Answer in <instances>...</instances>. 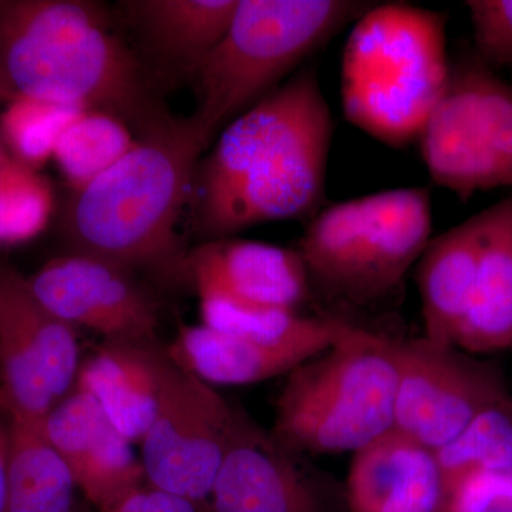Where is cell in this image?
Returning a JSON list of instances; mask_svg holds the SVG:
<instances>
[{
    "label": "cell",
    "instance_id": "18",
    "mask_svg": "<svg viewBox=\"0 0 512 512\" xmlns=\"http://www.w3.org/2000/svg\"><path fill=\"white\" fill-rule=\"evenodd\" d=\"M342 340L316 338L264 343L227 335L204 325H187L180 326L167 352L180 369L211 386H245L289 375Z\"/></svg>",
    "mask_w": 512,
    "mask_h": 512
},
{
    "label": "cell",
    "instance_id": "13",
    "mask_svg": "<svg viewBox=\"0 0 512 512\" xmlns=\"http://www.w3.org/2000/svg\"><path fill=\"white\" fill-rule=\"evenodd\" d=\"M39 426L72 471L77 490L99 510L147 484L134 444L80 387H74Z\"/></svg>",
    "mask_w": 512,
    "mask_h": 512
},
{
    "label": "cell",
    "instance_id": "25",
    "mask_svg": "<svg viewBox=\"0 0 512 512\" xmlns=\"http://www.w3.org/2000/svg\"><path fill=\"white\" fill-rule=\"evenodd\" d=\"M434 454L443 491L474 471H512V400L485 410Z\"/></svg>",
    "mask_w": 512,
    "mask_h": 512
},
{
    "label": "cell",
    "instance_id": "21",
    "mask_svg": "<svg viewBox=\"0 0 512 512\" xmlns=\"http://www.w3.org/2000/svg\"><path fill=\"white\" fill-rule=\"evenodd\" d=\"M490 208L476 284L456 340L471 355L512 348V195Z\"/></svg>",
    "mask_w": 512,
    "mask_h": 512
},
{
    "label": "cell",
    "instance_id": "16",
    "mask_svg": "<svg viewBox=\"0 0 512 512\" xmlns=\"http://www.w3.org/2000/svg\"><path fill=\"white\" fill-rule=\"evenodd\" d=\"M210 498L215 512H319L291 453L242 414Z\"/></svg>",
    "mask_w": 512,
    "mask_h": 512
},
{
    "label": "cell",
    "instance_id": "6",
    "mask_svg": "<svg viewBox=\"0 0 512 512\" xmlns=\"http://www.w3.org/2000/svg\"><path fill=\"white\" fill-rule=\"evenodd\" d=\"M397 382L390 339L355 326L289 373L272 437L291 454H355L393 429Z\"/></svg>",
    "mask_w": 512,
    "mask_h": 512
},
{
    "label": "cell",
    "instance_id": "15",
    "mask_svg": "<svg viewBox=\"0 0 512 512\" xmlns=\"http://www.w3.org/2000/svg\"><path fill=\"white\" fill-rule=\"evenodd\" d=\"M184 275L194 289H218L259 305L298 311L311 291L298 249L249 239L221 238L194 249Z\"/></svg>",
    "mask_w": 512,
    "mask_h": 512
},
{
    "label": "cell",
    "instance_id": "5",
    "mask_svg": "<svg viewBox=\"0 0 512 512\" xmlns=\"http://www.w3.org/2000/svg\"><path fill=\"white\" fill-rule=\"evenodd\" d=\"M369 8L349 0H238L227 32L192 74L190 120L205 148Z\"/></svg>",
    "mask_w": 512,
    "mask_h": 512
},
{
    "label": "cell",
    "instance_id": "31",
    "mask_svg": "<svg viewBox=\"0 0 512 512\" xmlns=\"http://www.w3.org/2000/svg\"><path fill=\"white\" fill-rule=\"evenodd\" d=\"M9 419L0 410V512H8Z\"/></svg>",
    "mask_w": 512,
    "mask_h": 512
},
{
    "label": "cell",
    "instance_id": "7",
    "mask_svg": "<svg viewBox=\"0 0 512 512\" xmlns=\"http://www.w3.org/2000/svg\"><path fill=\"white\" fill-rule=\"evenodd\" d=\"M424 187L396 188L322 208L299 239L311 288L352 306L380 301L403 284L431 241Z\"/></svg>",
    "mask_w": 512,
    "mask_h": 512
},
{
    "label": "cell",
    "instance_id": "29",
    "mask_svg": "<svg viewBox=\"0 0 512 512\" xmlns=\"http://www.w3.org/2000/svg\"><path fill=\"white\" fill-rule=\"evenodd\" d=\"M512 498V471H474L443 491L439 512H484Z\"/></svg>",
    "mask_w": 512,
    "mask_h": 512
},
{
    "label": "cell",
    "instance_id": "11",
    "mask_svg": "<svg viewBox=\"0 0 512 512\" xmlns=\"http://www.w3.org/2000/svg\"><path fill=\"white\" fill-rule=\"evenodd\" d=\"M239 419L241 413L214 386L177 366L138 444L146 483L195 504L210 498Z\"/></svg>",
    "mask_w": 512,
    "mask_h": 512
},
{
    "label": "cell",
    "instance_id": "9",
    "mask_svg": "<svg viewBox=\"0 0 512 512\" xmlns=\"http://www.w3.org/2000/svg\"><path fill=\"white\" fill-rule=\"evenodd\" d=\"M396 363L394 429L436 451L491 407L511 402L500 370L457 346L390 339Z\"/></svg>",
    "mask_w": 512,
    "mask_h": 512
},
{
    "label": "cell",
    "instance_id": "1",
    "mask_svg": "<svg viewBox=\"0 0 512 512\" xmlns=\"http://www.w3.org/2000/svg\"><path fill=\"white\" fill-rule=\"evenodd\" d=\"M333 117L303 69L221 131L198 164L194 227L205 242L322 210Z\"/></svg>",
    "mask_w": 512,
    "mask_h": 512
},
{
    "label": "cell",
    "instance_id": "30",
    "mask_svg": "<svg viewBox=\"0 0 512 512\" xmlns=\"http://www.w3.org/2000/svg\"><path fill=\"white\" fill-rule=\"evenodd\" d=\"M100 512H198V504L144 484Z\"/></svg>",
    "mask_w": 512,
    "mask_h": 512
},
{
    "label": "cell",
    "instance_id": "12",
    "mask_svg": "<svg viewBox=\"0 0 512 512\" xmlns=\"http://www.w3.org/2000/svg\"><path fill=\"white\" fill-rule=\"evenodd\" d=\"M36 301L67 325L111 340H154L158 306L133 272L96 256L72 252L26 279Z\"/></svg>",
    "mask_w": 512,
    "mask_h": 512
},
{
    "label": "cell",
    "instance_id": "17",
    "mask_svg": "<svg viewBox=\"0 0 512 512\" xmlns=\"http://www.w3.org/2000/svg\"><path fill=\"white\" fill-rule=\"evenodd\" d=\"M441 497L434 451L394 427L353 454L350 512H439Z\"/></svg>",
    "mask_w": 512,
    "mask_h": 512
},
{
    "label": "cell",
    "instance_id": "8",
    "mask_svg": "<svg viewBox=\"0 0 512 512\" xmlns=\"http://www.w3.org/2000/svg\"><path fill=\"white\" fill-rule=\"evenodd\" d=\"M417 143L431 180L461 201L512 187V84L477 56L451 63Z\"/></svg>",
    "mask_w": 512,
    "mask_h": 512
},
{
    "label": "cell",
    "instance_id": "2",
    "mask_svg": "<svg viewBox=\"0 0 512 512\" xmlns=\"http://www.w3.org/2000/svg\"><path fill=\"white\" fill-rule=\"evenodd\" d=\"M204 150L190 119L168 114L140 131L126 156L74 191L64 217L72 252L134 275H183L187 256L178 224Z\"/></svg>",
    "mask_w": 512,
    "mask_h": 512
},
{
    "label": "cell",
    "instance_id": "14",
    "mask_svg": "<svg viewBox=\"0 0 512 512\" xmlns=\"http://www.w3.org/2000/svg\"><path fill=\"white\" fill-rule=\"evenodd\" d=\"M177 365L153 340H111L83 360L76 386L93 397L111 423L140 444L156 419Z\"/></svg>",
    "mask_w": 512,
    "mask_h": 512
},
{
    "label": "cell",
    "instance_id": "20",
    "mask_svg": "<svg viewBox=\"0 0 512 512\" xmlns=\"http://www.w3.org/2000/svg\"><path fill=\"white\" fill-rule=\"evenodd\" d=\"M237 5L238 0H133L124 8L150 55L192 76L227 32Z\"/></svg>",
    "mask_w": 512,
    "mask_h": 512
},
{
    "label": "cell",
    "instance_id": "33",
    "mask_svg": "<svg viewBox=\"0 0 512 512\" xmlns=\"http://www.w3.org/2000/svg\"><path fill=\"white\" fill-rule=\"evenodd\" d=\"M9 158L5 156V151H3L2 143H0V167L8 161Z\"/></svg>",
    "mask_w": 512,
    "mask_h": 512
},
{
    "label": "cell",
    "instance_id": "10",
    "mask_svg": "<svg viewBox=\"0 0 512 512\" xmlns=\"http://www.w3.org/2000/svg\"><path fill=\"white\" fill-rule=\"evenodd\" d=\"M73 326L46 311L28 282L0 274V410L9 420L39 424L79 377Z\"/></svg>",
    "mask_w": 512,
    "mask_h": 512
},
{
    "label": "cell",
    "instance_id": "32",
    "mask_svg": "<svg viewBox=\"0 0 512 512\" xmlns=\"http://www.w3.org/2000/svg\"><path fill=\"white\" fill-rule=\"evenodd\" d=\"M484 512H512V498H501L495 501Z\"/></svg>",
    "mask_w": 512,
    "mask_h": 512
},
{
    "label": "cell",
    "instance_id": "27",
    "mask_svg": "<svg viewBox=\"0 0 512 512\" xmlns=\"http://www.w3.org/2000/svg\"><path fill=\"white\" fill-rule=\"evenodd\" d=\"M52 210V190L33 168L10 160L0 167V244L36 237Z\"/></svg>",
    "mask_w": 512,
    "mask_h": 512
},
{
    "label": "cell",
    "instance_id": "3",
    "mask_svg": "<svg viewBox=\"0 0 512 512\" xmlns=\"http://www.w3.org/2000/svg\"><path fill=\"white\" fill-rule=\"evenodd\" d=\"M0 86L111 114L138 131L168 116L146 67L110 32L100 9L80 0L0 6Z\"/></svg>",
    "mask_w": 512,
    "mask_h": 512
},
{
    "label": "cell",
    "instance_id": "22",
    "mask_svg": "<svg viewBox=\"0 0 512 512\" xmlns=\"http://www.w3.org/2000/svg\"><path fill=\"white\" fill-rule=\"evenodd\" d=\"M76 491L39 424L9 420L8 512H74Z\"/></svg>",
    "mask_w": 512,
    "mask_h": 512
},
{
    "label": "cell",
    "instance_id": "26",
    "mask_svg": "<svg viewBox=\"0 0 512 512\" xmlns=\"http://www.w3.org/2000/svg\"><path fill=\"white\" fill-rule=\"evenodd\" d=\"M82 109L16 96L2 116V133L19 163L33 168L53 157L57 141Z\"/></svg>",
    "mask_w": 512,
    "mask_h": 512
},
{
    "label": "cell",
    "instance_id": "19",
    "mask_svg": "<svg viewBox=\"0 0 512 512\" xmlns=\"http://www.w3.org/2000/svg\"><path fill=\"white\" fill-rule=\"evenodd\" d=\"M491 224V208L431 239L417 262L424 329L430 342L456 346Z\"/></svg>",
    "mask_w": 512,
    "mask_h": 512
},
{
    "label": "cell",
    "instance_id": "28",
    "mask_svg": "<svg viewBox=\"0 0 512 512\" xmlns=\"http://www.w3.org/2000/svg\"><path fill=\"white\" fill-rule=\"evenodd\" d=\"M476 56L512 72V0H468Z\"/></svg>",
    "mask_w": 512,
    "mask_h": 512
},
{
    "label": "cell",
    "instance_id": "4",
    "mask_svg": "<svg viewBox=\"0 0 512 512\" xmlns=\"http://www.w3.org/2000/svg\"><path fill=\"white\" fill-rule=\"evenodd\" d=\"M446 16L404 3L369 8L346 42V119L387 146L417 143L450 79Z\"/></svg>",
    "mask_w": 512,
    "mask_h": 512
},
{
    "label": "cell",
    "instance_id": "23",
    "mask_svg": "<svg viewBox=\"0 0 512 512\" xmlns=\"http://www.w3.org/2000/svg\"><path fill=\"white\" fill-rule=\"evenodd\" d=\"M195 292L200 298L201 325L238 338L264 343L342 340L355 328L343 320L306 318L292 309L244 301L218 289L201 288Z\"/></svg>",
    "mask_w": 512,
    "mask_h": 512
},
{
    "label": "cell",
    "instance_id": "24",
    "mask_svg": "<svg viewBox=\"0 0 512 512\" xmlns=\"http://www.w3.org/2000/svg\"><path fill=\"white\" fill-rule=\"evenodd\" d=\"M134 143L136 138L123 120L100 111H83L63 131L53 158L77 191L106 173Z\"/></svg>",
    "mask_w": 512,
    "mask_h": 512
}]
</instances>
